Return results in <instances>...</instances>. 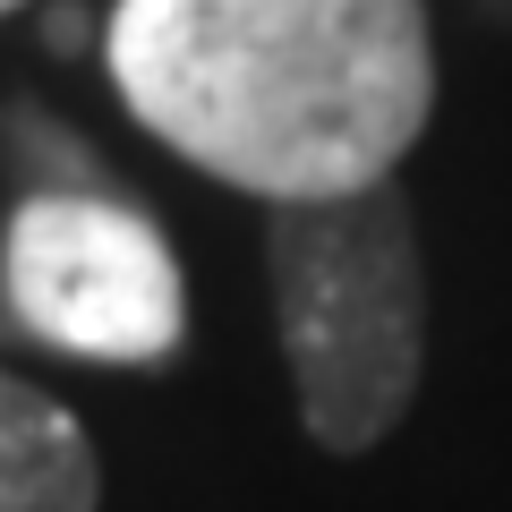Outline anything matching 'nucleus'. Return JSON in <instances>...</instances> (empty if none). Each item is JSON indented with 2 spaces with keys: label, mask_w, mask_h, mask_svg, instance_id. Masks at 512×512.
<instances>
[{
  "label": "nucleus",
  "mask_w": 512,
  "mask_h": 512,
  "mask_svg": "<svg viewBox=\"0 0 512 512\" xmlns=\"http://www.w3.org/2000/svg\"><path fill=\"white\" fill-rule=\"evenodd\" d=\"M103 60L180 163L274 205L393 180L436 103L419 0H120Z\"/></svg>",
  "instance_id": "nucleus-1"
},
{
  "label": "nucleus",
  "mask_w": 512,
  "mask_h": 512,
  "mask_svg": "<svg viewBox=\"0 0 512 512\" xmlns=\"http://www.w3.org/2000/svg\"><path fill=\"white\" fill-rule=\"evenodd\" d=\"M282 359L299 384V419L325 453H367L419 402L427 359V274L419 222L393 180L350 197H299L265 222Z\"/></svg>",
  "instance_id": "nucleus-2"
},
{
  "label": "nucleus",
  "mask_w": 512,
  "mask_h": 512,
  "mask_svg": "<svg viewBox=\"0 0 512 512\" xmlns=\"http://www.w3.org/2000/svg\"><path fill=\"white\" fill-rule=\"evenodd\" d=\"M0 299L35 342L146 367L188 333L180 256L111 188H26L0 239Z\"/></svg>",
  "instance_id": "nucleus-3"
},
{
  "label": "nucleus",
  "mask_w": 512,
  "mask_h": 512,
  "mask_svg": "<svg viewBox=\"0 0 512 512\" xmlns=\"http://www.w3.org/2000/svg\"><path fill=\"white\" fill-rule=\"evenodd\" d=\"M103 461L43 384L0 367V512H94Z\"/></svg>",
  "instance_id": "nucleus-4"
},
{
  "label": "nucleus",
  "mask_w": 512,
  "mask_h": 512,
  "mask_svg": "<svg viewBox=\"0 0 512 512\" xmlns=\"http://www.w3.org/2000/svg\"><path fill=\"white\" fill-rule=\"evenodd\" d=\"M43 35H52V43H60V52H69V43H77V35H86V18H77V9H60V18H52V26H43Z\"/></svg>",
  "instance_id": "nucleus-5"
},
{
  "label": "nucleus",
  "mask_w": 512,
  "mask_h": 512,
  "mask_svg": "<svg viewBox=\"0 0 512 512\" xmlns=\"http://www.w3.org/2000/svg\"><path fill=\"white\" fill-rule=\"evenodd\" d=\"M9 9H26V0H0V18H9Z\"/></svg>",
  "instance_id": "nucleus-6"
}]
</instances>
